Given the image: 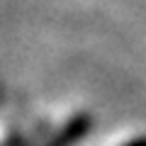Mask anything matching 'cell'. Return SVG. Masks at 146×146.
<instances>
[{
  "label": "cell",
  "mask_w": 146,
  "mask_h": 146,
  "mask_svg": "<svg viewBox=\"0 0 146 146\" xmlns=\"http://www.w3.org/2000/svg\"><path fill=\"white\" fill-rule=\"evenodd\" d=\"M88 129H90V117H88V115H76V117H73V119L56 134V139L51 141V146H71L73 141H78Z\"/></svg>",
  "instance_id": "obj_1"
},
{
  "label": "cell",
  "mask_w": 146,
  "mask_h": 146,
  "mask_svg": "<svg viewBox=\"0 0 146 146\" xmlns=\"http://www.w3.org/2000/svg\"><path fill=\"white\" fill-rule=\"evenodd\" d=\"M122 146H146V136H136V139H129L127 144Z\"/></svg>",
  "instance_id": "obj_2"
}]
</instances>
